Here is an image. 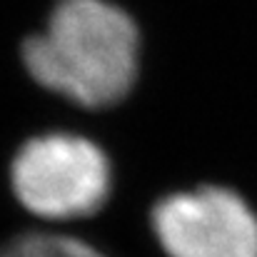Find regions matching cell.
Segmentation results:
<instances>
[{"mask_svg": "<svg viewBox=\"0 0 257 257\" xmlns=\"http://www.w3.org/2000/svg\"><path fill=\"white\" fill-rule=\"evenodd\" d=\"M135 23L105 0H60L45 28L23 43V63L38 85L83 107L122 100L138 75Z\"/></svg>", "mask_w": 257, "mask_h": 257, "instance_id": "obj_1", "label": "cell"}, {"mask_svg": "<svg viewBox=\"0 0 257 257\" xmlns=\"http://www.w3.org/2000/svg\"><path fill=\"white\" fill-rule=\"evenodd\" d=\"M0 257H105L83 240L53 232H25L5 245H0Z\"/></svg>", "mask_w": 257, "mask_h": 257, "instance_id": "obj_4", "label": "cell"}, {"mask_svg": "<svg viewBox=\"0 0 257 257\" xmlns=\"http://www.w3.org/2000/svg\"><path fill=\"white\" fill-rule=\"evenodd\" d=\"M153 227L168 257H257V217L225 187H200L160 200Z\"/></svg>", "mask_w": 257, "mask_h": 257, "instance_id": "obj_3", "label": "cell"}, {"mask_svg": "<svg viewBox=\"0 0 257 257\" xmlns=\"http://www.w3.org/2000/svg\"><path fill=\"white\" fill-rule=\"evenodd\" d=\"M15 200L40 220L95 215L110 195V163L87 138L45 133L25 140L10 163Z\"/></svg>", "mask_w": 257, "mask_h": 257, "instance_id": "obj_2", "label": "cell"}]
</instances>
